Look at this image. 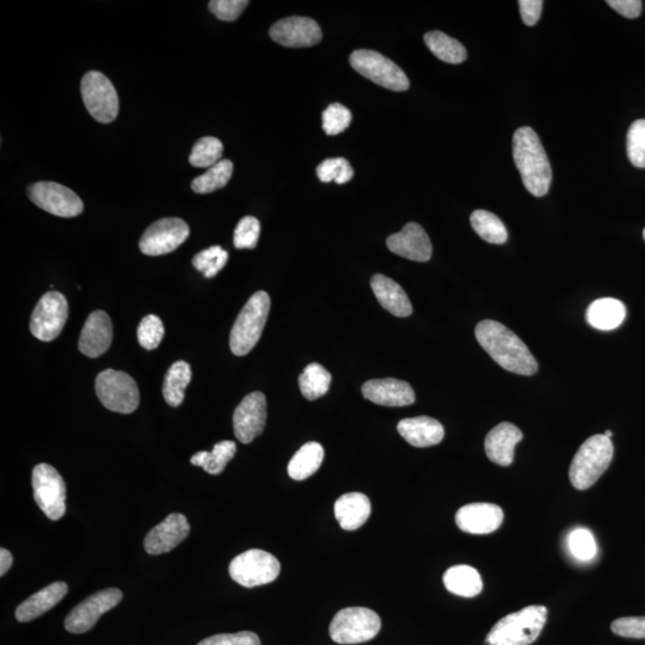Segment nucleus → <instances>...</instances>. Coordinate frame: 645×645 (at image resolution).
Wrapping results in <instances>:
<instances>
[{
  "label": "nucleus",
  "instance_id": "obj_12",
  "mask_svg": "<svg viewBox=\"0 0 645 645\" xmlns=\"http://www.w3.org/2000/svg\"><path fill=\"white\" fill-rule=\"evenodd\" d=\"M69 318V303L63 294L57 291L48 292L36 305L30 331L36 339L51 342L61 334Z\"/></svg>",
  "mask_w": 645,
  "mask_h": 645
},
{
  "label": "nucleus",
  "instance_id": "obj_37",
  "mask_svg": "<svg viewBox=\"0 0 645 645\" xmlns=\"http://www.w3.org/2000/svg\"><path fill=\"white\" fill-rule=\"evenodd\" d=\"M224 145L214 137H205L196 141L192 153L189 156V163L195 168H212L218 164L223 157Z\"/></svg>",
  "mask_w": 645,
  "mask_h": 645
},
{
  "label": "nucleus",
  "instance_id": "obj_32",
  "mask_svg": "<svg viewBox=\"0 0 645 645\" xmlns=\"http://www.w3.org/2000/svg\"><path fill=\"white\" fill-rule=\"evenodd\" d=\"M425 42L429 51L444 63L457 65L468 59V52L462 43L445 33L429 32L425 35Z\"/></svg>",
  "mask_w": 645,
  "mask_h": 645
},
{
  "label": "nucleus",
  "instance_id": "obj_20",
  "mask_svg": "<svg viewBox=\"0 0 645 645\" xmlns=\"http://www.w3.org/2000/svg\"><path fill=\"white\" fill-rule=\"evenodd\" d=\"M113 340V324L106 312H91L86 319L78 348L88 358L96 359L107 352Z\"/></svg>",
  "mask_w": 645,
  "mask_h": 645
},
{
  "label": "nucleus",
  "instance_id": "obj_8",
  "mask_svg": "<svg viewBox=\"0 0 645 645\" xmlns=\"http://www.w3.org/2000/svg\"><path fill=\"white\" fill-rule=\"evenodd\" d=\"M349 61L361 76L385 89L407 91L410 88L409 79L401 67L383 54L370 49H358L350 55Z\"/></svg>",
  "mask_w": 645,
  "mask_h": 645
},
{
  "label": "nucleus",
  "instance_id": "obj_33",
  "mask_svg": "<svg viewBox=\"0 0 645 645\" xmlns=\"http://www.w3.org/2000/svg\"><path fill=\"white\" fill-rule=\"evenodd\" d=\"M237 452V446L233 441H221L213 447L212 452H199L190 458V463L200 466L210 475H220L231 462Z\"/></svg>",
  "mask_w": 645,
  "mask_h": 645
},
{
  "label": "nucleus",
  "instance_id": "obj_50",
  "mask_svg": "<svg viewBox=\"0 0 645 645\" xmlns=\"http://www.w3.org/2000/svg\"><path fill=\"white\" fill-rule=\"evenodd\" d=\"M14 563V558H12L11 552L4 548L0 549V576H4Z\"/></svg>",
  "mask_w": 645,
  "mask_h": 645
},
{
  "label": "nucleus",
  "instance_id": "obj_2",
  "mask_svg": "<svg viewBox=\"0 0 645 645\" xmlns=\"http://www.w3.org/2000/svg\"><path fill=\"white\" fill-rule=\"evenodd\" d=\"M513 157L528 192L537 198L548 194L552 182L551 164L534 129L521 127L514 133Z\"/></svg>",
  "mask_w": 645,
  "mask_h": 645
},
{
  "label": "nucleus",
  "instance_id": "obj_18",
  "mask_svg": "<svg viewBox=\"0 0 645 645\" xmlns=\"http://www.w3.org/2000/svg\"><path fill=\"white\" fill-rule=\"evenodd\" d=\"M189 532L190 526L186 516L172 513L147 534L145 550L153 556L168 554L189 536Z\"/></svg>",
  "mask_w": 645,
  "mask_h": 645
},
{
  "label": "nucleus",
  "instance_id": "obj_29",
  "mask_svg": "<svg viewBox=\"0 0 645 645\" xmlns=\"http://www.w3.org/2000/svg\"><path fill=\"white\" fill-rule=\"evenodd\" d=\"M444 585L448 592L463 598L476 597L483 589L481 575L470 565H456L444 575Z\"/></svg>",
  "mask_w": 645,
  "mask_h": 645
},
{
  "label": "nucleus",
  "instance_id": "obj_9",
  "mask_svg": "<svg viewBox=\"0 0 645 645\" xmlns=\"http://www.w3.org/2000/svg\"><path fill=\"white\" fill-rule=\"evenodd\" d=\"M278 558L263 550H249L238 555L230 564V576L238 585L247 588L268 585L280 575Z\"/></svg>",
  "mask_w": 645,
  "mask_h": 645
},
{
  "label": "nucleus",
  "instance_id": "obj_4",
  "mask_svg": "<svg viewBox=\"0 0 645 645\" xmlns=\"http://www.w3.org/2000/svg\"><path fill=\"white\" fill-rule=\"evenodd\" d=\"M613 459V444L605 435L587 439L575 454L569 470V478L577 490H586L604 475Z\"/></svg>",
  "mask_w": 645,
  "mask_h": 645
},
{
  "label": "nucleus",
  "instance_id": "obj_6",
  "mask_svg": "<svg viewBox=\"0 0 645 645\" xmlns=\"http://www.w3.org/2000/svg\"><path fill=\"white\" fill-rule=\"evenodd\" d=\"M382 629V620L370 608L348 607L336 613L330 624V637L339 644H359L373 640Z\"/></svg>",
  "mask_w": 645,
  "mask_h": 645
},
{
  "label": "nucleus",
  "instance_id": "obj_52",
  "mask_svg": "<svg viewBox=\"0 0 645 645\" xmlns=\"http://www.w3.org/2000/svg\"><path fill=\"white\" fill-rule=\"evenodd\" d=\"M643 237H644V241H645V229H644V231H643Z\"/></svg>",
  "mask_w": 645,
  "mask_h": 645
},
{
  "label": "nucleus",
  "instance_id": "obj_13",
  "mask_svg": "<svg viewBox=\"0 0 645 645\" xmlns=\"http://www.w3.org/2000/svg\"><path fill=\"white\" fill-rule=\"evenodd\" d=\"M29 199L41 210L60 218H75L84 211L81 198L55 182H38L28 189Z\"/></svg>",
  "mask_w": 645,
  "mask_h": 645
},
{
  "label": "nucleus",
  "instance_id": "obj_40",
  "mask_svg": "<svg viewBox=\"0 0 645 645\" xmlns=\"http://www.w3.org/2000/svg\"><path fill=\"white\" fill-rule=\"evenodd\" d=\"M165 334L162 319L156 315L143 318L138 327V341L140 346L153 350L159 347Z\"/></svg>",
  "mask_w": 645,
  "mask_h": 645
},
{
  "label": "nucleus",
  "instance_id": "obj_38",
  "mask_svg": "<svg viewBox=\"0 0 645 645\" xmlns=\"http://www.w3.org/2000/svg\"><path fill=\"white\" fill-rule=\"evenodd\" d=\"M229 254L219 245L208 248L193 258V266L204 274L207 279L217 276L221 269L226 266Z\"/></svg>",
  "mask_w": 645,
  "mask_h": 645
},
{
  "label": "nucleus",
  "instance_id": "obj_1",
  "mask_svg": "<svg viewBox=\"0 0 645 645\" xmlns=\"http://www.w3.org/2000/svg\"><path fill=\"white\" fill-rule=\"evenodd\" d=\"M475 334L481 347L503 370L520 376L538 372V362L526 344L505 325L487 319L477 324Z\"/></svg>",
  "mask_w": 645,
  "mask_h": 645
},
{
  "label": "nucleus",
  "instance_id": "obj_24",
  "mask_svg": "<svg viewBox=\"0 0 645 645\" xmlns=\"http://www.w3.org/2000/svg\"><path fill=\"white\" fill-rule=\"evenodd\" d=\"M397 429L408 444L419 448L438 445L445 436L441 423L428 416L402 420Z\"/></svg>",
  "mask_w": 645,
  "mask_h": 645
},
{
  "label": "nucleus",
  "instance_id": "obj_41",
  "mask_svg": "<svg viewBox=\"0 0 645 645\" xmlns=\"http://www.w3.org/2000/svg\"><path fill=\"white\" fill-rule=\"evenodd\" d=\"M352 124V113L341 103H333L324 110L323 129L328 135L340 134Z\"/></svg>",
  "mask_w": 645,
  "mask_h": 645
},
{
  "label": "nucleus",
  "instance_id": "obj_25",
  "mask_svg": "<svg viewBox=\"0 0 645 645\" xmlns=\"http://www.w3.org/2000/svg\"><path fill=\"white\" fill-rule=\"evenodd\" d=\"M67 591H69V587L65 582H54L52 585L41 589L40 592L35 593L17 607L16 618L18 622L28 623L39 618L43 613L58 605L65 598Z\"/></svg>",
  "mask_w": 645,
  "mask_h": 645
},
{
  "label": "nucleus",
  "instance_id": "obj_35",
  "mask_svg": "<svg viewBox=\"0 0 645 645\" xmlns=\"http://www.w3.org/2000/svg\"><path fill=\"white\" fill-rule=\"evenodd\" d=\"M331 379H333L331 374L322 365L310 364L299 377L301 395L307 401H316V399L327 395Z\"/></svg>",
  "mask_w": 645,
  "mask_h": 645
},
{
  "label": "nucleus",
  "instance_id": "obj_26",
  "mask_svg": "<svg viewBox=\"0 0 645 645\" xmlns=\"http://www.w3.org/2000/svg\"><path fill=\"white\" fill-rule=\"evenodd\" d=\"M374 296L379 304L396 317H409L413 313L407 293L401 286L387 276L382 274L374 275L371 280Z\"/></svg>",
  "mask_w": 645,
  "mask_h": 645
},
{
  "label": "nucleus",
  "instance_id": "obj_17",
  "mask_svg": "<svg viewBox=\"0 0 645 645\" xmlns=\"http://www.w3.org/2000/svg\"><path fill=\"white\" fill-rule=\"evenodd\" d=\"M270 38L279 45L291 48L316 46L323 39L322 29L309 17L293 16L273 24Z\"/></svg>",
  "mask_w": 645,
  "mask_h": 645
},
{
  "label": "nucleus",
  "instance_id": "obj_15",
  "mask_svg": "<svg viewBox=\"0 0 645 645\" xmlns=\"http://www.w3.org/2000/svg\"><path fill=\"white\" fill-rule=\"evenodd\" d=\"M121 600L122 592L118 588L103 589L92 594L69 613L65 619V629L71 634H84L90 631L98 619L118 606Z\"/></svg>",
  "mask_w": 645,
  "mask_h": 645
},
{
  "label": "nucleus",
  "instance_id": "obj_22",
  "mask_svg": "<svg viewBox=\"0 0 645 645\" xmlns=\"http://www.w3.org/2000/svg\"><path fill=\"white\" fill-rule=\"evenodd\" d=\"M362 395L383 407H407L415 403V392L408 383L398 379H374L362 386Z\"/></svg>",
  "mask_w": 645,
  "mask_h": 645
},
{
  "label": "nucleus",
  "instance_id": "obj_19",
  "mask_svg": "<svg viewBox=\"0 0 645 645\" xmlns=\"http://www.w3.org/2000/svg\"><path fill=\"white\" fill-rule=\"evenodd\" d=\"M386 245L393 254L411 261L428 262L432 258L433 248L427 232L416 223H409L401 232L391 235Z\"/></svg>",
  "mask_w": 645,
  "mask_h": 645
},
{
  "label": "nucleus",
  "instance_id": "obj_14",
  "mask_svg": "<svg viewBox=\"0 0 645 645\" xmlns=\"http://www.w3.org/2000/svg\"><path fill=\"white\" fill-rule=\"evenodd\" d=\"M189 226L180 218H164L147 227L140 239L141 253L162 256L172 253L187 241Z\"/></svg>",
  "mask_w": 645,
  "mask_h": 645
},
{
  "label": "nucleus",
  "instance_id": "obj_10",
  "mask_svg": "<svg viewBox=\"0 0 645 645\" xmlns=\"http://www.w3.org/2000/svg\"><path fill=\"white\" fill-rule=\"evenodd\" d=\"M82 97L86 109L96 121L110 124L119 114V96L115 86L98 71H90L82 79Z\"/></svg>",
  "mask_w": 645,
  "mask_h": 645
},
{
  "label": "nucleus",
  "instance_id": "obj_31",
  "mask_svg": "<svg viewBox=\"0 0 645 645\" xmlns=\"http://www.w3.org/2000/svg\"><path fill=\"white\" fill-rule=\"evenodd\" d=\"M192 380V368L186 361H177L169 368L164 379L163 396L170 407L177 408L184 401V393Z\"/></svg>",
  "mask_w": 645,
  "mask_h": 645
},
{
  "label": "nucleus",
  "instance_id": "obj_7",
  "mask_svg": "<svg viewBox=\"0 0 645 645\" xmlns=\"http://www.w3.org/2000/svg\"><path fill=\"white\" fill-rule=\"evenodd\" d=\"M95 389L100 402L114 413L132 414L139 407L138 385L125 372L110 368L101 372L96 378Z\"/></svg>",
  "mask_w": 645,
  "mask_h": 645
},
{
  "label": "nucleus",
  "instance_id": "obj_28",
  "mask_svg": "<svg viewBox=\"0 0 645 645\" xmlns=\"http://www.w3.org/2000/svg\"><path fill=\"white\" fill-rule=\"evenodd\" d=\"M626 317V307L614 298H602L589 305L586 319L594 329L611 331L620 327Z\"/></svg>",
  "mask_w": 645,
  "mask_h": 645
},
{
  "label": "nucleus",
  "instance_id": "obj_39",
  "mask_svg": "<svg viewBox=\"0 0 645 645\" xmlns=\"http://www.w3.org/2000/svg\"><path fill=\"white\" fill-rule=\"evenodd\" d=\"M317 176L324 183L346 184L352 181L354 171L347 159L329 158L318 165Z\"/></svg>",
  "mask_w": 645,
  "mask_h": 645
},
{
  "label": "nucleus",
  "instance_id": "obj_5",
  "mask_svg": "<svg viewBox=\"0 0 645 645\" xmlns=\"http://www.w3.org/2000/svg\"><path fill=\"white\" fill-rule=\"evenodd\" d=\"M270 310L268 293L258 291L248 300L239 313L230 335L231 352L247 355L260 341Z\"/></svg>",
  "mask_w": 645,
  "mask_h": 645
},
{
  "label": "nucleus",
  "instance_id": "obj_30",
  "mask_svg": "<svg viewBox=\"0 0 645 645\" xmlns=\"http://www.w3.org/2000/svg\"><path fill=\"white\" fill-rule=\"evenodd\" d=\"M324 460V448L318 442H307L294 454L288 464V475L296 481H304L321 468Z\"/></svg>",
  "mask_w": 645,
  "mask_h": 645
},
{
  "label": "nucleus",
  "instance_id": "obj_11",
  "mask_svg": "<svg viewBox=\"0 0 645 645\" xmlns=\"http://www.w3.org/2000/svg\"><path fill=\"white\" fill-rule=\"evenodd\" d=\"M34 499L48 519L58 521L66 513V484L57 469L48 464L33 470Z\"/></svg>",
  "mask_w": 645,
  "mask_h": 645
},
{
  "label": "nucleus",
  "instance_id": "obj_49",
  "mask_svg": "<svg viewBox=\"0 0 645 645\" xmlns=\"http://www.w3.org/2000/svg\"><path fill=\"white\" fill-rule=\"evenodd\" d=\"M607 4L626 18H637L642 12L641 0H608Z\"/></svg>",
  "mask_w": 645,
  "mask_h": 645
},
{
  "label": "nucleus",
  "instance_id": "obj_45",
  "mask_svg": "<svg viewBox=\"0 0 645 645\" xmlns=\"http://www.w3.org/2000/svg\"><path fill=\"white\" fill-rule=\"evenodd\" d=\"M248 5V0H212L208 3V9L219 20L233 22L238 20Z\"/></svg>",
  "mask_w": 645,
  "mask_h": 645
},
{
  "label": "nucleus",
  "instance_id": "obj_42",
  "mask_svg": "<svg viewBox=\"0 0 645 645\" xmlns=\"http://www.w3.org/2000/svg\"><path fill=\"white\" fill-rule=\"evenodd\" d=\"M571 554L580 561H591L597 555V543L591 531L586 528H576L569 536Z\"/></svg>",
  "mask_w": 645,
  "mask_h": 645
},
{
  "label": "nucleus",
  "instance_id": "obj_46",
  "mask_svg": "<svg viewBox=\"0 0 645 645\" xmlns=\"http://www.w3.org/2000/svg\"><path fill=\"white\" fill-rule=\"evenodd\" d=\"M614 634L626 638H645V617H626L614 620L611 626Z\"/></svg>",
  "mask_w": 645,
  "mask_h": 645
},
{
  "label": "nucleus",
  "instance_id": "obj_16",
  "mask_svg": "<svg viewBox=\"0 0 645 645\" xmlns=\"http://www.w3.org/2000/svg\"><path fill=\"white\" fill-rule=\"evenodd\" d=\"M267 421V399L262 392L250 393L233 414V430L242 444H250L263 433Z\"/></svg>",
  "mask_w": 645,
  "mask_h": 645
},
{
  "label": "nucleus",
  "instance_id": "obj_27",
  "mask_svg": "<svg viewBox=\"0 0 645 645\" xmlns=\"http://www.w3.org/2000/svg\"><path fill=\"white\" fill-rule=\"evenodd\" d=\"M371 512V501L364 494H346L335 503V518L346 531H355L365 525Z\"/></svg>",
  "mask_w": 645,
  "mask_h": 645
},
{
  "label": "nucleus",
  "instance_id": "obj_3",
  "mask_svg": "<svg viewBox=\"0 0 645 645\" xmlns=\"http://www.w3.org/2000/svg\"><path fill=\"white\" fill-rule=\"evenodd\" d=\"M548 617L545 606H528L508 614L487 636L489 645H530L542 634Z\"/></svg>",
  "mask_w": 645,
  "mask_h": 645
},
{
  "label": "nucleus",
  "instance_id": "obj_21",
  "mask_svg": "<svg viewBox=\"0 0 645 645\" xmlns=\"http://www.w3.org/2000/svg\"><path fill=\"white\" fill-rule=\"evenodd\" d=\"M503 511L491 503H471L459 509L457 526L470 534H490L499 530L503 522Z\"/></svg>",
  "mask_w": 645,
  "mask_h": 645
},
{
  "label": "nucleus",
  "instance_id": "obj_48",
  "mask_svg": "<svg viewBox=\"0 0 645 645\" xmlns=\"http://www.w3.org/2000/svg\"><path fill=\"white\" fill-rule=\"evenodd\" d=\"M543 5L542 0H520V15L526 26H536L542 16Z\"/></svg>",
  "mask_w": 645,
  "mask_h": 645
},
{
  "label": "nucleus",
  "instance_id": "obj_36",
  "mask_svg": "<svg viewBox=\"0 0 645 645\" xmlns=\"http://www.w3.org/2000/svg\"><path fill=\"white\" fill-rule=\"evenodd\" d=\"M233 163L229 159H221L218 164L208 169L204 175L196 177L192 189L196 194H211L224 188L231 180Z\"/></svg>",
  "mask_w": 645,
  "mask_h": 645
},
{
  "label": "nucleus",
  "instance_id": "obj_51",
  "mask_svg": "<svg viewBox=\"0 0 645 645\" xmlns=\"http://www.w3.org/2000/svg\"><path fill=\"white\" fill-rule=\"evenodd\" d=\"M604 435H605V436H607V438H610V439H611V438H612V436H613V432H611V430H606V432H605V434H604Z\"/></svg>",
  "mask_w": 645,
  "mask_h": 645
},
{
  "label": "nucleus",
  "instance_id": "obj_47",
  "mask_svg": "<svg viewBox=\"0 0 645 645\" xmlns=\"http://www.w3.org/2000/svg\"><path fill=\"white\" fill-rule=\"evenodd\" d=\"M198 645H261L260 637L254 632L242 631L238 634L215 635L206 638Z\"/></svg>",
  "mask_w": 645,
  "mask_h": 645
},
{
  "label": "nucleus",
  "instance_id": "obj_34",
  "mask_svg": "<svg viewBox=\"0 0 645 645\" xmlns=\"http://www.w3.org/2000/svg\"><path fill=\"white\" fill-rule=\"evenodd\" d=\"M471 226L477 235L490 244H505L508 231L502 220L494 213L477 210L471 214Z\"/></svg>",
  "mask_w": 645,
  "mask_h": 645
},
{
  "label": "nucleus",
  "instance_id": "obj_43",
  "mask_svg": "<svg viewBox=\"0 0 645 645\" xmlns=\"http://www.w3.org/2000/svg\"><path fill=\"white\" fill-rule=\"evenodd\" d=\"M628 156L632 165L645 169V120H637L628 132Z\"/></svg>",
  "mask_w": 645,
  "mask_h": 645
},
{
  "label": "nucleus",
  "instance_id": "obj_44",
  "mask_svg": "<svg viewBox=\"0 0 645 645\" xmlns=\"http://www.w3.org/2000/svg\"><path fill=\"white\" fill-rule=\"evenodd\" d=\"M260 233V221L254 217H244L236 227L233 243L237 249H255Z\"/></svg>",
  "mask_w": 645,
  "mask_h": 645
},
{
  "label": "nucleus",
  "instance_id": "obj_23",
  "mask_svg": "<svg viewBox=\"0 0 645 645\" xmlns=\"http://www.w3.org/2000/svg\"><path fill=\"white\" fill-rule=\"evenodd\" d=\"M524 439L521 430L509 422L500 423L491 429L485 438V453L491 462L509 466L514 462L515 446Z\"/></svg>",
  "mask_w": 645,
  "mask_h": 645
}]
</instances>
